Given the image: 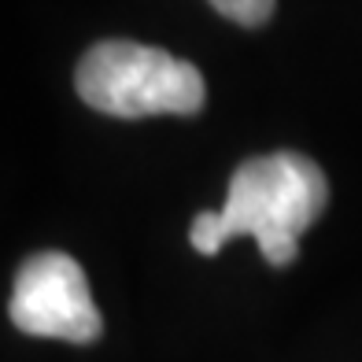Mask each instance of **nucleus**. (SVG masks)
<instances>
[{
    "instance_id": "obj_1",
    "label": "nucleus",
    "mask_w": 362,
    "mask_h": 362,
    "mask_svg": "<svg viewBox=\"0 0 362 362\" xmlns=\"http://www.w3.org/2000/svg\"><path fill=\"white\" fill-rule=\"evenodd\" d=\"M325 204L329 181L315 159L300 152L252 156L229 177L226 204L196 215L189 240L200 255H215L229 237H255L270 267H288Z\"/></svg>"
},
{
    "instance_id": "obj_3",
    "label": "nucleus",
    "mask_w": 362,
    "mask_h": 362,
    "mask_svg": "<svg viewBox=\"0 0 362 362\" xmlns=\"http://www.w3.org/2000/svg\"><path fill=\"white\" fill-rule=\"evenodd\" d=\"M8 315L26 337L93 344L104 333L86 270L67 252H37L23 262L11 285Z\"/></svg>"
},
{
    "instance_id": "obj_4",
    "label": "nucleus",
    "mask_w": 362,
    "mask_h": 362,
    "mask_svg": "<svg viewBox=\"0 0 362 362\" xmlns=\"http://www.w3.org/2000/svg\"><path fill=\"white\" fill-rule=\"evenodd\" d=\"M207 4L237 26H262L274 15V0H207Z\"/></svg>"
},
{
    "instance_id": "obj_2",
    "label": "nucleus",
    "mask_w": 362,
    "mask_h": 362,
    "mask_svg": "<svg viewBox=\"0 0 362 362\" xmlns=\"http://www.w3.org/2000/svg\"><path fill=\"white\" fill-rule=\"evenodd\" d=\"M74 89L111 119L196 115L207 100L204 74L189 59L137 41H96L74 71Z\"/></svg>"
}]
</instances>
